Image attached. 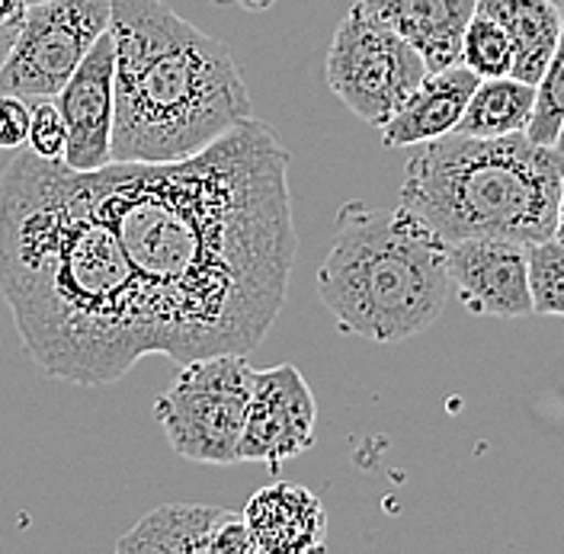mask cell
Masks as SVG:
<instances>
[{"label": "cell", "mask_w": 564, "mask_h": 554, "mask_svg": "<svg viewBox=\"0 0 564 554\" xmlns=\"http://www.w3.org/2000/svg\"><path fill=\"white\" fill-rule=\"evenodd\" d=\"M478 74L465 65L430 70L423 84L408 97L386 126H382V144L386 148H411L443 139L456 132L458 119L478 87Z\"/></svg>", "instance_id": "obj_14"}, {"label": "cell", "mask_w": 564, "mask_h": 554, "mask_svg": "<svg viewBox=\"0 0 564 554\" xmlns=\"http://www.w3.org/2000/svg\"><path fill=\"white\" fill-rule=\"evenodd\" d=\"M245 522L257 554H308L327 542V513L321 497L302 485H270L245 507Z\"/></svg>", "instance_id": "obj_12"}, {"label": "cell", "mask_w": 564, "mask_h": 554, "mask_svg": "<svg viewBox=\"0 0 564 554\" xmlns=\"http://www.w3.org/2000/svg\"><path fill=\"white\" fill-rule=\"evenodd\" d=\"M245 352H218L180 362L174 384L154 401L171 449L196 465H235L253 391Z\"/></svg>", "instance_id": "obj_6"}, {"label": "cell", "mask_w": 564, "mask_h": 554, "mask_svg": "<svg viewBox=\"0 0 564 554\" xmlns=\"http://www.w3.org/2000/svg\"><path fill=\"white\" fill-rule=\"evenodd\" d=\"M552 3H555V7H564V0H552Z\"/></svg>", "instance_id": "obj_30"}, {"label": "cell", "mask_w": 564, "mask_h": 554, "mask_svg": "<svg viewBox=\"0 0 564 554\" xmlns=\"http://www.w3.org/2000/svg\"><path fill=\"white\" fill-rule=\"evenodd\" d=\"M532 314L564 317V243L558 238L527 243Z\"/></svg>", "instance_id": "obj_19"}, {"label": "cell", "mask_w": 564, "mask_h": 554, "mask_svg": "<svg viewBox=\"0 0 564 554\" xmlns=\"http://www.w3.org/2000/svg\"><path fill=\"white\" fill-rule=\"evenodd\" d=\"M564 154L527 132L421 144L401 176V203L446 243L468 238L535 243L555 238Z\"/></svg>", "instance_id": "obj_4"}, {"label": "cell", "mask_w": 564, "mask_h": 554, "mask_svg": "<svg viewBox=\"0 0 564 554\" xmlns=\"http://www.w3.org/2000/svg\"><path fill=\"white\" fill-rule=\"evenodd\" d=\"M446 241L414 211L347 203L317 270V298L337 327L372 344L423 334L449 302Z\"/></svg>", "instance_id": "obj_5"}, {"label": "cell", "mask_w": 564, "mask_h": 554, "mask_svg": "<svg viewBox=\"0 0 564 554\" xmlns=\"http://www.w3.org/2000/svg\"><path fill=\"white\" fill-rule=\"evenodd\" d=\"M0 295L26 356L52 379L97 388L154 352L97 174L30 148L0 176Z\"/></svg>", "instance_id": "obj_2"}, {"label": "cell", "mask_w": 564, "mask_h": 554, "mask_svg": "<svg viewBox=\"0 0 564 554\" xmlns=\"http://www.w3.org/2000/svg\"><path fill=\"white\" fill-rule=\"evenodd\" d=\"M564 126V7H562V33L558 45L549 58V68L542 74V80L535 84V112L529 122L527 135L535 144H549L555 148Z\"/></svg>", "instance_id": "obj_20"}, {"label": "cell", "mask_w": 564, "mask_h": 554, "mask_svg": "<svg viewBox=\"0 0 564 554\" xmlns=\"http://www.w3.org/2000/svg\"><path fill=\"white\" fill-rule=\"evenodd\" d=\"M369 17L411 42L426 70L462 65L465 26L478 0H356Z\"/></svg>", "instance_id": "obj_13"}, {"label": "cell", "mask_w": 564, "mask_h": 554, "mask_svg": "<svg viewBox=\"0 0 564 554\" xmlns=\"http://www.w3.org/2000/svg\"><path fill=\"white\" fill-rule=\"evenodd\" d=\"M555 238L564 243V176H562V199H558V221H555Z\"/></svg>", "instance_id": "obj_25"}, {"label": "cell", "mask_w": 564, "mask_h": 554, "mask_svg": "<svg viewBox=\"0 0 564 554\" xmlns=\"http://www.w3.org/2000/svg\"><path fill=\"white\" fill-rule=\"evenodd\" d=\"M446 267L458 302L475 314L517 321L532 314L527 243L468 238L446 243Z\"/></svg>", "instance_id": "obj_11"}, {"label": "cell", "mask_w": 564, "mask_h": 554, "mask_svg": "<svg viewBox=\"0 0 564 554\" xmlns=\"http://www.w3.org/2000/svg\"><path fill=\"white\" fill-rule=\"evenodd\" d=\"M94 174L135 270L154 352L180 366L260 347L299 250L276 132L250 116L183 161H109Z\"/></svg>", "instance_id": "obj_1"}, {"label": "cell", "mask_w": 564, "mask_h": 554, "mask_svg": "<svg viewBox=\"0 0 564 554\" xmlns=\"http://www.w3.org/2000/svg\"><path fill=\"white\" fill-rule=\"evenodd\" d=\"M65 144H68V126H65L62 109H58L55 100H39V104L33 106L26 148L35 151L39 157L65 161Z\"/></svg>", "instance_id": "obj_21"}, {"label": "cell", "mask_w": 564, "mask_h": 554, "mask_svg": "<svg viewBox=\"0 0 564 554\" xmlns=\"http://www.w3.org/2000/svg\"><path fill=\"white\" fill-rule=\"evenodd\" d=\"M209 554H257L253 539L247 532L245 513H228V520L218 525V532L212 539Z\"/></svg>", "instance_id": "obj_23"}, {"label": "cell", "mask_w": 564, "mask_h": 554, "mask_svg": "<svg viewBox=\"0 0 564 554\" xmlns=\"http://www.w3.org/2000/svg\"><path fill=\"white\" fill-rule=\"evenodd\" d=\"M478 13L497 20L513 39V77L539 84L562 33V7L552 0H478Z\"/></svg>", "instance_id": "obj_16"}, {"label": "cell", "mask_w": 564, "mask_h": 554, "mask_svg": "<svg viewBox=\"0 0 564 554\" xmlns=\"http://www.w3.org/2000/svg\"><path fill=\"white\" fill-rule=\"evenodd\" d=\"M535 112V84H527L513 74L481 77L471 100L458 119V135L471 139H500L527 132Z\"/></svg>", "instance_id": "obj_17"}, {"label": "cell", "mask_w": 564, "mask_h": 554, "mask_svg": "<svg viewBox=\"0 0 564 554\" xmlns=\"http://www.w3.org/2000/svg\"><path fill=\"white\" fill-rule=\"evenodd\" d=\"M513 62H517L513 39L497 20L475 10L462 39V65L475 70L478 77H507L513 74Z\"/></svg>", "instance_id": "obj_18"}, {"label": "cell", "mask_w": 564, "mask_h": 554, "mask_svg": "<svg viewBox=\"0 0 564 554\" xmlns=\"http://www.w3.org/2000/svg\"><path fill=\"white\" fill-rule=\"evenodd\" d=\"M112 161H183L253 116L231 52L164 0H109Z\"/></svg>", "instance_id": "obj_3"}, {"label": "cell", "mask_w": 564, "mask_h": 554, "mask_svg": "<svg viewBox=\"0 0 564 554\" xmlns=\"http://www.w3.org/2000/svg\"><path fill=\"white\" fill-rule=\"evenodd\" d=\"M55 104L68 126L65 164L74 171H100L112 161L116 119V45L106 30L84 62L58 90Z\"/></svg>", "instance_id": "obj_10"}, {"label": "cell", "mask_w": 564, "mask_h": 554, "mask_svg": "<svg viewBox=\"0 0 564 554\" xmlns=\"http://www.w3.org/2000/svg\"><path fill=\"white\" fill-rule=\"evenodd\" d=\"M30 119H33V106L26 97L0 90V148L7 151L23 148L30 135Z\"/></svg>", "instance_id": "obj_22"}, {"label": "cell", "mask_w": 564, "mask_h": 554, "mask_svg": "<svg viewBox=\"0 0 564 554\" xmlns=\"http://www.w3.org/2000/svg\"><path fill=\"white\" fill-rule=\"evenodd\" d=\"M106 30L109 0L33 3L0 65V90L26 100H55Z\"/></svg>", "instance_id": "obj_8"}, {"label": "cell", "mask_w": 564, "mask_h": 554, "mask_svg": "<svg viewBox=\"0 0 564 554\" xmlns=\"http://www.w3.org/2000/svg\"><path fill=\"white\" fill-rule=\"evenodd\" d=\"M13 39H17V33H0V65H3V58H7V52H10V45H13Z\"/></svg>", "instance_id": "obj_26"}, {"label": "cell", "mask_w": 564, "mask_h": 554, "mask_svg": "<svg viewBox=\"0 0 564 554\" xmlns=\"http://www.w3.org/2000/svg\"><path fill=\"white\" fill-rule=\"evenodd\" d=\"M26 10H30L26 0H0V33H20Z\"/></svg>", "instance_id": "obj_24"}, {"label": "cell", "mask_w": 564, "mask_h": 554, "mask_svg": "<svg viewBox=\"0 0 564 554\" xmlns=\"http://www.w3.org/2000/svg\"><path fill=\"white\" fill-rule=\"evenodd\" d=\"M430 70L421 52L386 23L369 17L359 3L340 20L327 48L324 77L334 97L366 126L382 129L408 104Z\"/></svg>", "instance_id": "obj_7"}, {"label": "cell", "mask_w": 564, "mask_h": 554, "mask_svg": "<svg viewBox=\"0 0 564 554\" xmlns=\"http://www.w3.org/2000/svg\"><path fill=\"white\" fill-rule=\"evenodd\" d=\"M241 7L247 10H267V7H273V0H238Z\"/></svg>", "instance_id": "obj_27"}, {"label": "cell", "mask_w": 564, "mask_h": 554, "mask_svg": "<svg viewBox=\"0 0 564 554\" xmlns=\"http://www.w3.org/2000/svg\"><path fill=\"white\" fill-rule=\"evenodd\" d=\"M231 510L209 503H164L141 517L119 542L116 552L151 554H209L218 525Z\"/></svg>", "instance_id": "obj_15"}, {"label": "cell", "mask_w": 564, "mask_h": 554, "mask_svg": "<svg viewBox=\"0 0 564 554\" xmlns=\"http://www.w3.org/2000/svg\"><path fill=\"white\" fill-rule=\"evenodd\" d=\"M26 3H30V7H33V3H45V0H26Z\"/></svg>", "instance_id": "obj_29"}, {"label": "cell", "mask_w": 564, "mask_h": 554, "mask_svg": "<svg viewBox=\"0 0 564 554\" xmlns=\"http://www.w3.org/2000/svg\"><path fill=\"white\" fill-rule=\"evenodd\" d=\"M315 394L295 366L282 362L253 372L238 461H263L276 471L282 461L315 446Z\"/></svg>", "instance_id": "obj_9"}, {"label": "cell", "mask_w": 564, "mask_h": 554, "mask_svg": "<svg viewBox=\"0 0 564 554\" xmlns=\"http://www.w3.org/2000/svg\"><path fill=\"white\" fill-rule=\"evenodd\" d=\"M555 148H558V151L564 154V126H562V135H558V144H555Z\"/></svg>", "instance_id": "obj_28"}]
</instances>
